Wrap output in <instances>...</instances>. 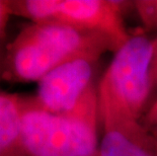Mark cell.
<instances>
[{
  "mask_svg": "<svg viewBox=\"0 0 157 156\" xmlns=\"http://www.w3.org/2000/svg\"><path fill=\"white\" fill-rule=\"evenodd\" d=\"M113 44L95 32L55 22H32L6 45L2 80L39 82L63 63L78 57L99 59Z\"/></svg>",
  "mask_w": 157,
  "mask_h": 156,
  "instance_id": "6da1fadb",
  "label": "cell"
},
{
  "mask_svg": "<svg viewBox=\"0 0 157 156\" xmlns=\"http://www.w3.org/2000/svg\"><path fill=\"white\" fill-rule=\"evenodd\" d=\"M98 86L71 112L52 114L22 97L21 138L28 156H98Z\"/></svg>",
  "mask_w": 157,
  "mask_h": 156,
  "instance_id": "7a4b0ae2",
  "label": "cell"
},
{
  "mask_svg": "<svg viewBox=\"0 0 157 156\" xmlns=\"http://www.w3.org/2000/svg\"><path fill=\"white\" fill-rule=\"evenodd\" d=\"M153 40L131 35L118 51L98 85L101 125L140 119L151 102L150 63Z\"/></svg>",
  "mask_w": 157,
  "mask_h": 156,
  "instance_id": "3957f363",
  "label": "cell"
},
{
  "mask_svg": "<svg viewBox=\"0 0 157 156\" xmlns=\"http://www.w3.org/2000/svg\"><path fill=\"white\" fill-rule=\"evenodd\" d=\"M127 2L115 0H13L11 14L32 22H55L95 32L108 39L116 52L131 38L124 21Z\"/></svg>",
  "mask_w": 157,
  "mask_h": 156,
  "instance_id": "277c9868",
  "label": "cell"
},
{
  "mask_svg": "<svg viewBox=\"0 0 157 156\" xmlns=\"http://www.w3.org/2000/svg\"><path fill=\"white\" fill-rule=\"evenodd\" d=\"M99 59L78 57L63 63L38 82L35 104L52 114L71 112L92 86Z\"/></svg>",
  "mask_w": 157,
  "mask_h": 156,
  "instance_id": "5b68a950",
  "label": "cell"
},
{
  "mask_svg": "<svg viewBox=\"0 0 157 156\" xmlns=\"http://www.w3.org/2000/svg\"><path fill=\"white\" fill-rule=\"evenodd\" d=\"M98 156H157V143L136 120L102 123Z\"/></svg>",
  "mask_w": 157,
  "mask_h": 156,
  "instance_id": "8992f818",
  "label": "cell"
},
{
  "mask_svg": "<svg viewBox=\"0 0 157 156\" xmlns=\"http://www.w3.org/2000/svg\"><path fill=\"white\" fill-rule=\"evenodd\" d=\"M22 97L0 92V156H28L21 138Z\"/></svg>",
  "mask_w": 157,
  "mask_h": 156,
  "instance_id": "52a82bcc",
  "label": "cell"
},
{
  "mask_svg": "<svg viewBox=\"0 0 157 156\" xmlns=\"http://www.w3.org/2000/svg\"><path fill=\"white\" fill-rule=\"evenodd\" d=\"M133 7L146 29H157V0H135Z\"/></svg>",
  "mask_w": 157,
  "mask_h": 156,
  "instance_id": "ba28073f",
  "label": "cell"
},
{
  "mask_svg": "<svg viewBox=\"0 0 157 156\" xmlns=\"http://www.w3.org/2000/svg\"><path fill=\"white\" fill-rule=\"evenodd\" d=\"M140 123L157 143V96L150 102L140 119Z\"/></svg>",
  "mask_w": 157,
  "mask_h": 156,
  "instance_id": "9c48e42d",
  "label": "cell"
},
{
  "mask_svg": "<svg viewBox=\"0 0 157 156\" xmlns=\"http://www.w3.org/2000/svg\"><path fill=\"white\" fill-rule=\"evenodd\" d=\"M150 83H151V98L154 99L157 92V38L153 39L152 56L150 63ZM152 101V99H151Z\"/></svg>",
  "mask_w": 157,
  "mask_h": 156,
  "instance_id": "30bf717a",
  "label": "cell"
},
{
  "mask_svg": "<svg viewBox=\"0 0 157 156\" xmlns=\"http://www.w3.org/2000/svg\"><path fill=\"white\" fill-rule=\"evenodd\" d=\"M10 15L11 11L10 7H9V1L0 0V38L5 36V28Z\"/></svg>",
  "mask_w": 157,
  "mask_h": 156,
  "instance_id": "8fae6325",
  "label": "cell"
},
{
  "mask_svg": "<svg viewBox=\"0 0 157 156\" xmlns=\"http://www.w3.org/2000/svg\"><path fill=\"white\" fill-rule=\"evenodd\" d=\"M5 36L0 38V80H2V72H3V60H4V54H5V42H4Z\"/></svg>",
  "mask_w": 157,
  "mask_h": 156,
  "instance_id": "7c38bea8",
  "label": "cell"
}]
</instances>
